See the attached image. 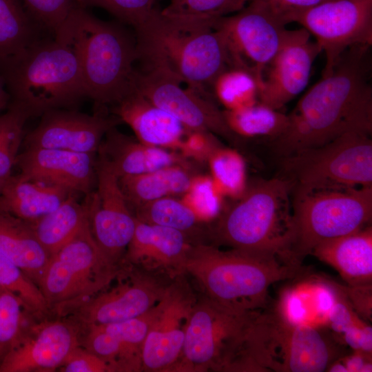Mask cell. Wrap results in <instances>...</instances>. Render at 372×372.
I'll list each match as a JSON object with an SVG mask.
<instances>
[{"label":"cell","mask_w":372,"mask_h":372,"mask_svg":"<svg viewBox=\"0 0 372 372\" xmlns=\"http://www.w3.org/2000/svg\"><path fill=\"white\" fill-rule=\"evenodd\" d=\"M23 125L12 130L0 144V180H6L11 174L19 147L23 140Z\"/></svg>","instance_id":"7bdbcfd3"},{"label":"cell","mask_w":372,"mask_h":372,"mask_svg":"<svg viewBox=\"0 0 372 372\" xmlns=\"http://www.w3.org/2000/svg\"><path fill=\"white\" fill-rule=\"evenodd\" d=\"M59 371L62 372H112L110 367L104 361L81 344L72 351Z\"/></svg>","instance_id":"b9f144b4"},{"label":"cell","mask_w":372,"mask_h":372,"mask_svg":"<svg viewBox=\"0 0 372 372\" xmlns=\"http://www.w3.org/2000/svg\"><path fill=\"white\" fill-rule=\"evenodd\" d=\"M291 22L313 35L324 53L322 76L350 48L372 45V0H327L293 14Z\"/></svg>","instance_id":"7c38bea8"},{"label":"cell","mask_w":372,"mask_h":372,"mask_svg":"<svg viewBox=\"0 0 372 372\" xmlns=\"http://www.w3.org/2000/svg\"><path fill=\"white\" fill-rule=\"evenodd\" d=\"M214 94L226 110H236L259 102V84L256 77L243 69L231 67L214 81Z\"/></svg>","instance_id":"836d02e7"},{"label":"cell","mask_w":372,"mask_h":372,"mask_svg":"<svg viewBox=\"0 0 372 372\" xmlns=\"http://www.w3.org/2000/svg\"><path fill=\"white\" fill-rule=\"evenodd\" d=\"M41 29L20 0H0V60L19 54L40 39Z\"/></svg>","instance_id":"1f68e13d"},{"label":"cell","mask_w":372,"mask_h":372,"mask_svg":"<svg viewBox=\"0 0 372 372\" xmlns=\"http://www.w3.org/2000/svg\"><path fill=\"white\" fill-rule=\"evenodd\" d=\"M340 355L320 327L293 324L270 311L267 340L269 371L322 372Z\"/></svg>","instance_id":"e0dca14e"},{"label":"cell","mask_w":372,"mask_h":372,"mask_svg":"<svg viewBox=\"0 0 372 372\" xmlns=\"http://www.w3.org/2000/svg\"><path fill=\"white\" fill-rule=\"evenodd\" d=\"M371 134L346 132L282 157L281 176L291 190L372 187Z\"/></svg>","instance_id":"9c48e42d"},{"label":"cell","mask_w":372,"mask_h":372,"mask_svg":"<svg viewBox=\"0 0 372 372\" xmlns=\"http://www.w3.org/2000/svg\"><path fill=\"white\" fill-rule=\"evenodd\" d=\"M290 197L291 186L280 176L257 182L219 215L211 227L210 238L232 249L273 254L300 262L291 253Z\"/></svg>","instance_id":"52a82bcc"},{"label":"cell","mask_w":372,"mask_h":372,"mask_svg":"<svg viewBox=\"0 0 372 372\" xmlns=\"http://www.w3.org/2000/svg\"><path fill=\"white\" fill-rule=\"evenodd\" d=\"M0 251L39 287L51 256L30 223L0 212Z\"/></svg>","instance_id":"83f0119b"},{"label":"cell","mask_w":372,"mask_h":372,"mask_svg":"<svg viewBox=\"0 0 372 372\" xmlns=\"http://www.w3.org/2000/svg\"><path fill=\"white\" fill-rule=\"evenodd\" d=\"M158 69L136 70L135 89L149 101L176 117L190 132H209L236 143L239 137L229 129L223 111L209 93L198 91Z\"/></svg>","instance_id":"5bb4252c"},{"label":"cell","mask_w":372,"mask_h":372,"mask_svg":"<svg viewBox=\"0 0 372 372\" xmlns=\"http://www.w3.org/2000/svg\"><path fill=\"white\" fill-rule=\"evenodd\" d=\"M339 293L360 316L371 318V285L340 286L334 283Z\"/></svg>","instance_id":"ee69618b"},{"label":"cell","mask_w":372,"mask_h":372,"mask_svg":"<svg viewBox=\"0 0 372 372\" xmlns=\"http://www.w3.org/2000/svg\"><path fill=\"white\" fill-rule=\"evenodd\" d=\"M79 6L99 7L135 29L152 14L156 0H75Z\"/></svg>","instance_id":"ab89813d"},{"label":"cell","mask_w":372,"mask_h":372,"mask_svg":"<svg viewBox=\"0 0 372 372\" xmlns=\"http://www.w3.org/2000/svg\"><path fill=\"white\" fill-rule=\"evenodd\" d=\"M371 45L346 50L332 70L287 114L285 130L271 141L285 157L324 145L351 131L372 132Z\"/></svg>","instance_id":"6da1fadb"},{"label":"cell","mask_w":372,"mask_h":372,"mask_svg":"<svg viewBox=\"0 0 372 372\" xmlns=\"http://www.w3.org/2000/svg\"><path fill=\"white\" fill-rule=\"evenodd\" d=\"M212 180L223 196L239 198L247 189L245 165L236 151L217 147L208 157Z\"/></svg>","instance_id":"8d00e7d4"},{"label":"cell","mask_w":372,"mask_h":372,"mask_svg":"<svg viewBox=\"0 0 372 372\" xmlns=\"http://www.w3.org/2000/svg\"><path fill=\"white\" fill-rule=\"evenodd\" d=\"M216 20L168 16L154 9L136 28L137 60L182 83L207 92L232 67L224 34Z\"/></svg>","instance_id":"7a4b0ae2"},{"label":"cell","mask_w":372,"mask_h":372,"mask_svg":"<svg viewBox=\"0 0 372 372\" xmlns=\"http://www.w3.org/2000/svg\"><path fill=\"white\" fill-rule=\"evenodd\" d=\"M6 180H0V192H1V188H2L3 185V183H5Z\"/></svg>","instance_id":"f907efd6"},{"label":"cell","mask_w":372,"mask_h":372,"mask_svg":"<svg viewBox=\"0 0 372 372\" xmlns=\"http://www.w3.org/2000/svg\"><path fill=\"white\" fill-rule=\"evenodd\" d=\"M35 320L18 296L0 287V363Z\"/></svg>","instance_id":"e575fe53"},{"label":"cell","mask_w":372,"mask_h":372,"mask_svg":"<svg viewBox=\"0 0 372 372\" xmlns=\"http://www.w3.org/2000/svg\"><path fill=\"white\" fill-rule=\"evenodd\" d=\"M9 103L10 95L0 79V112L8 107Z\"/></svg>","instance_id":"681fc988"},{"label":"cell","mask_w":372,"mask_h":372,"mask_svg":"<svg viewBox=\"0 0 372 372\" xmlns=\"http://www.w3.org/2000/svg\"><path fill=\"white\" fill-rule=\"evenodd\" d=\"M112 263L98 247L89 218L76 234L51 256L39 285L56 316L110 286L123 269Z\"/></svg>","instance_id":"30bf717a"},{"label":"cell","mask_w":372,"mask_h":372,"mask_svg":"<svg viewBox=\"0 0 372 372\" xmlns=\"http://www.w3.org/2000/svg\"><path fill=\"white\" fill-rule=\"evenodd\" d=\"M340 336L354 351L371 354L372 329L364 320L350 327Z\"/></svg>","instance_id":"f6af8a7d"},{"label":"cell","mask_w":372,"mask_h":372,"mask_svg":"<svg viewBox=\"0 0 372 372\" xmlns=\"http://www.w3.org/2000/svg\"><path fill=\"white\" fill-rule=\"evenodd\" d=\"M194 176L183 165L118 178L119 186L131 209L166 197L183 195Z\"/></svg>","instance_id":"f1b7e54d"},{"label":"cell","mask_w":372,"mask_h":372,"mask_svg":"<svg viewBox=\"0 0 372 372\" xmlns=\"http://www.w3.org/2000/svg\"><path fill=\"white\" fill-rule=\"evenodd\" d=\"M41 116L38 125L23 137L25 148L96 154L106 133L122 123L105 106H95L92 114L76 109H54Z\"/></svg>","instance_id":"ac0fdd59"},{"label":"cell","mask_w":372,"mask_h":372,"mask_svg":"<svg viewBox=\"0 0 372 372\" xmlns=\"http://www.w3.org/2000/svg\"><path fill=\"white\" fill-rule=\"evenodd\" d=\"M72 194L61 187L11 174L0 192V212L33 223L57 208Z\"/></svg>","instance_id":"4316f807"},{"label":"cell","mask_w":372,"mask_h":372,"mask_svg":"<svg viewBox=\"0 0 372 372\" xmlns=\"http://www.w3.org/2000/svg\"><path fill=\"white\" fill-rule=\"evenodd\" d=\"M216 23L224 34L232 67L252 74L260 85L265 70L283 43L287 23L255 1L216 19Z\"/></svg>","instance_id":"4fadbf2b"},{"label":"cell","mask_w":372,"mask_h":372,"mask_svg":"<svg viewBox=\"0 0 372 372\" xmlns=\"http://www.w3.org/2000/svg\"><path fill=\"white\" fill-rule=\"evenodd\" d=\"M161 275L124 265L118 282L62 309L57 317H68L80 325L118 322L139 317L163 297L169 283Z\"/></svg>","instance_id":"8fae6325"},{"label":"cell","mask_w":372,"mask_h":372,"mask_svg":"<svg viewBox=\"0 0 372 372\" xmlns=\"http://www.w3.org/2000/svg\"><path fill=\"white\" fill-rule=\"evenodd\" d=\"M248 0H171L165 15L216 20L242 10Z\"/></svg>","instance_id":"74e56055"},{"label":"cell","mask_w":372,"mask_h":372,"mask_svg":"<svg viewBox=\"0 0 372 372\" xmlns=\"http://www.w3.org/2000/svg\"><path fill=\"white\" fill-rule=\"evenodd\" d=\"M96 156L118 178L183 165V159L177 154L141 143L121 133L116 127L106 133Z\"/></svg>","instance_id":"d4e9b609"},{"label":"cell","mask_w":372,"mask_h":372,"mask_svg":"<svg viewBox=\"0 0 372 372\" xmlns=\"http://www.w3.org/2000/svg\"><path fill=\"white\" fill-rule=\"evenodd\" d=\"M0 79L10 103L30 117L54 109H74L87 98L78 56L54 36L39 39L15 55L0 60Z\"/></svg>","instance_id":"8992f818"},{"label":"cell","mask_w":372,"mask_h":372,"mask_svg":"<svg viewBox=\"0 0 372 372\" xmlns=\"http://www.w3.org/2000/svg\"><path fill=\"white\" fill-rule=\"evenodd\" d=\"M156 305L145 314L131 320L79 324L80 344L104 361L112 372L142 371V347L154 318Z\"/></svg>","instance_id":"7402d4cb"},{"label":"cell","mask_w":372,"mask_h":372,"mask_svg":"<svg viewBox=\"0 0 372 372\" xmlns=\"http://www.w3.org/2000/svg\"><path fill=\"white\" fill-rule=\"evenodd\" d=\"M41 28L54 33L75 6L73 0H20Z\"/></svg>","instance_id":"60d3db41"},{"label":"cell","mask_w":372,"mask_h":372,"mask_svg":"<svg viewBox=\"0 0 372 372\" xmlns=\"http://www.w3.org/2000/svg\"><path fill=\"white\" fill-rule=\"evenodd\" d=\"M54 35L76 54L87 98L95 106L112 105L132 87L136 39L124 28L75 6Z\"/></svg>","instance_id":"5b68a950"},{"label":"cell","mask_w":372,"mask_h":372,"mask_svg":"<svg viewBox=\"0 0 372 372\" xmlns=\"http://www.w3.org/2000/svg\"><path fill=\"white\" fill-rule=\"evenodd\" d=\"M96 190L86 194L93 237L113 264L123 265L126 249L133 236L136 218L118 183V177L96 156Z\"/></svg>","instance_id":"2e32d148"},{"label":"cell","mask_w":372,"mask_h":372,"mask_svg":"<svg viewBox=\"0 0 372 372\" xmlns=\"http://www.w3.org/2000/svg\"><path fill=\"white\" fill-rule=\"evenodd\" d=\"M327 0H248L262 3L276 15L289 23L293 14L304 10Z\"/></svg>","instance_id":"bcb514c9"},{"label":"cell","mask_w":372,"mask_h":372,"mask_svg":"<svg viewBox=\"0 0 372 372\" xmlns=\"http://www.w3.org/2000/svg\"><path fill=\"white\" fill-rule=\"evenodd\" d=\"M197 300L183 274L174 278L162 299L145 338L142 371L173 372L181 355L185 329Z\"/></svg>","instance_id":"9a60e30c"},{"label":"cell","mask_w":372,"mask_h":372,"mask_svg":"<svg viewBox=\"0 0 372 372\" xmlns=\"http://www.w3.org/2000/svg\"><path fill=\"white\" fill-rule=\"evenodd\" d=\"M79 324L68 317L33 322L0 363V372H52L80 345Z\"/></svg>","instance_id":"d6986e66"},{"label":"cell","mask_w":372,"mask_h":372,"mask_svg":"<svg viewBox=\"0 0 372 372\" xmlns=\"http://www.w3.org/2000/svg\"><path fill=\"white\" fill-rule=\"evenodd\" d=\"M194 243L183 232L136 219L123 262L170 279L185 274L187 254Z\"/></svg>","instance_id":"603a6c76"},{"label":"cell","mask_w":372,"mask_h":372,"mask_svg":"<svg viewBox=\"0 0 372 372\" xmlns=\"http://www.w3.org/2000/svg\"><path fill=\"white\" fill-rule=\"evenodd\" d=\"M267 311H242L197 297L173 372H264Z\"/></svg>","instance_id":"3957f363"},{"label":"cell","mask_w":372,"mask_h":372,"mask_svg":"<svg viewBox=\"0 0 372 372\" xmlns=\"http://www.w3.org/2000/svg\"><path fill=\"white\" fill-rule=\"evenodd\" d=\"M322 52L304 28L288 30L283 43L265 70L259 102L281 109L307 86L313 61Z\"/></svg>","instance_id":"ffe728a7"},{"label":"cell","mask_w":372,"mask_h":372,"mask_svg":"<svg viewBox=\"0 0 372 372\" xmlns=\"http://www.w3.org/2000/svg\"><path fill=\"white\" fill-rule=\"evenodd\" d=\"M135 218L143 223L164 226L185 234L194 244L203 243L205 234L210 237L211 228L182 200L163 197L134 209Z\"/></svg>","instance_id":"f546056e"},{"label":"cell","mask_w":372,"mask_h":372,"mask_svg":"<svg viewBox=\"0 0 372 372\" xmlns=\"http://www.w3.org/2000/svg\"><path fill=\"white\" fill-rule=\"evenodd\" d=\"M291 253L300 262L322 242L357 231L372 217V187L294 189Z\"/></svg>","instance_id":"ba28073f"},{"label":"cell","mask_w":372,"mask_h":372,"mask_svg":"<svg viewBox=\"0 0 372 372\" xmlns=\"http://www.w3.org/2000/svg\"><path fill=\"white\" fill-rule=\"evenodd\" d=\"M112 106V113L127 124L141 143L165 149L182 147L187 129L176 117L139 93L134 83Z\"/></svg>","instance_id":"cb8c5ba5"},{"label":"cell","mask_w":372,"mask_h":372,"mask_svg":"<svg viewBox=\"0 0 372 372\" xmlns=\"http://www.w3.org/2000/svg\"><path fill=\"white\" fill-rule=\"evenodd\" d=\"M76 195L70 194L54 210L31 223L50 256L70 240L89 218L85 200L80 203Z\"/></svg>","instance_id":"4dcf8cb0"},{"label":"cell","mask_w":372,"mask_h":372,"mask_svg":"<svg viewBox=\"0 0 372 372\" xmlns=\"http://www.w3.org/2000/svg\"><path fill=\"white\" fill-rule=\"evenodd\" d=\"M0 287L18 296L37 320L48 318L50 309L40 288L0 251Z\"/></svg>","instance_id":"d590c367"},{"label":"cell","mask_w":372,"mask_h":372,"mask_svg":"<svg viewBox=\"0 0 372 372\" xmlns=\"http://www.w3.org/2000/svg\"><path fill=\"white\" fill-rule=\"evenodd\" d=\"M347 372H369L372 370L371 354L354 351L350 355L340 358Z\"/></svg>","instance_id":"c3c4849f"},{"label":"cell","mask_w":372,"mask_h":372,"mask_svg":"<svg viewBox=\"0 0 372 372\" xmlns=\"http://www.w3.org/2000/svg\"><path fill=\"white\" fill-rule=\"evenodd\" d=\"M14 165L21 178L87 194L96 185V154L58 149L25 148Z\"/></svg>","instance_id":"44dd1931"},{"label":"cell","mask_w":372,"mask_h":372,"mask_svg":"<svg viewBox=\"0 0 372 372\" xmlns=\"http://www.w3.org/2000/svg\"><path fill=\"white\" fill-rule=\"evenodd\" d=\"M183 196L182 200L208 225L217 219L221 213L223 195L211 178L194 176Z\"/></svg>","instance_id":"f35d334b"},{"label":"cell","mask_w":372,"mask_h":372,"mask_svg":"<svg viewBox=\"0 0 372 372\" xmlns=\"http://www.w3.org/2000/svg\"><path fill=\"white\" fill-rule=\"evenodd\" d=\"M301 263L277 255L223 251L214 245H192L185 264L203 295L242 311L267 308L270 286L299 274Z\"/></svg>","instance_id":"277c9868"},{"label":"cell","mask_w":372,"mask_h":372,"mask_svg":"<svg viewBox=\"0 0 372 372\" xmlns=\"http://www.w3.org/2000/svg\"><path fill=\"white\" fill-rule=\"evenodd\" d=\"M311 254L335 269L349 285H371V225L322 242L312 250Z\"/></svg>","instance_id":"484cf974"},{"label":"cell","mask_w":372,"mask_h":372,"mask_svg":"<svg viewBox=\"0 0 372 372\" xmlns=\"http://www.w3.org/2000/svg\"><path fill=\"white\" fill-rule=\"evenodd\" d=\"M8 110L0 115V144L3 139L20 125H25L30 117L20 106L9 103Z\"/></svg>","instance_id":"7dc6e473"},{"label":"cell","mask_w":372,"mask_h":372,"mask_svg":"<svg viewBox=\"0 0 372 372\" xmlns=\"http://www.w3.org/2000/svg\"><path fill=\"white\" fill-rule=\"evenodd\" d=\"M229 129L238 137H267L271 140L285 130L287 114L260 102L236 110H224Z\"/></svg>","instance_id":"d6a6232c"}]
</instances>
